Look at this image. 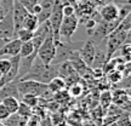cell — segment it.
<instances>
[{"mask_svg":"<svg viewBox=\"0 0 131 126\" xmlns=\"http://www.w3.org/2000/svg\"><path fill=\"white\" fill-rule=\"evenodd\" d=\"M58 76V64H44L39 58H35L32 68L21 80H33L41 84H47L52 78Z\"/></svg>","mask_w":131,"mask_h":126,"instance_id":"obj_1","label":"cell"},{"mask_svg":"<svg viewBox=\"0 0 131 126\" xmlns=\"http://www.w3.org/2000/svg\"><path fill=\"white\" fill-rule=\"evenodd\" d=\"M130 32H125L122 29H115L113 30L107 38H106V60L109 61L112 56L118 51V49L123 44H130Z\"/></svg>","mask_w":131,"mask_h":126,"instance_id":"obj_2","label":"cell"},{"mask_svg":"<svg viewBox=\"0 0 131 126\" xmlns=\"http://www.w3.org/2000/svg\"><path fill=\"white\" fill-rule=\"evenodd\" d=\"M16 85H17L19 96L30 94L35 95L38 97H44L46 95H53L49 91L46 84H41V83L33 81V80H16Z\"/></svg>","mask_w":131,"mask_h":126,"instance_id":"obj_3","label":"cell"},{"mask_svg":"<svg viewBox=\"0 0 131 126\" xmlns=\"http://www.w3.org/2000/svg\"><path fill=\"white\" fill-rule=\"evenodd\" d=\"M55 55H56V44H55L52 34H50L44 39L40 47L38 49L37 57L44 64L50 65L55 58Z\"/></svg>","mask_w":131,"mask_h":126,"instance_id":"obj_4","label":"cell"},{"mask_svg":"<svg viewBox=\"0 0 131 126\" xmlns=\"http://www.w3.org/2000/svg\"><path fill=\"white\" fill-rule=\"evenodd\" d=\"M79 22H78V17L73 15V16H68V17H63L60 26V38H63L67 40V42L72 41V37L78 29Z\"/></svg>","mask_w":131,"mask_h":126,"instance_id":"obj_5","label":"cell"},{"mask_svg":"<svg viewBox=\"0 0 131 126\" xmlns=\"http://www.w3.org/2000/svg\"><path fill=\"white\" fill-rule=\"evenodd\" d=\"M0 39H5L7 41L16 39V30H15L11 11L0 19Z\"/></svg>","mask_w":131,"mask_h":126,"instance_id":"obj_6","label":"cell"},{"mask_svg":"<svg viewBox=\"0 0 131 126\" xmlns=\"http://www.w3.org/2000/svg\"><path fill=\"white\" fill-rule=\"evenodd\" d=\"M97 15L101 17V21L103 22H114L118 19V15H119V7L113 3H107V4L102 5L98 7Z\"/></svg>","mask_w":131,"mask_h":126,"instance_id":"obj_7","label":"cell"},{"mask_svg":"<svg viewBox=\"0 0 131 126\" xmlns=\"http://www.w3.org/2000/svg\"><path fill=\"white\" fill-rule=\"evenodd\" d=\"M11 14H12V19H14V26L15 30H18L23 27V22L26 17L28 16V10L24 7L23 5H21L18 1L14 0L12 4V9H11Z\"/></svg>","mask_w":131,"mask_h":126,"instance_id":"obj_8","label":"cell"},{"mask_svg":"<svg viewBox=\"0 0 131 126\" xmlns=\"http://www.w3.org/2000/svg\"><path fill=\"white\" fill-rule=\"evenodd\" d=\"M78 53H79L81 61L84 62L88 67H91L95 58V53H96V46H95L94 42L89 39L85 42H83V45L78 50Z\"/></svg>","mask_w":131,"mask_h":126,"instance_id":"obj_9","label":"cell"},{"mask_svg":"<svg viewBox=\"0 0 131 126\" xmlns=\"http://www.w3.org/2000/svg\"><path fill=\"white\" fill-rule=\"evenodd\" d=\"M21 44L18 39H12L9 41L5 42V45L0 49V57L4 56H10L14 57L19 53V49H21Z\"/></svg>","mask_w":131,"mask_h":126,"instance_id":"obj_10","label":"cell"},{"mask_svg":"<svg viewBox=\"0 0 131 126\" xmlns=\"http://www.w3.org/2000/svg\"><path fill=\"white\" fill-rule=\"evenodd\" d=\"M129 95H127L126 91H124V90H115L114 92L112 94V103H114L117 107H119L120 109H126V112L129 110Z\"/></svg>","mask_w":131,"mask_h":126,"instance_id":"obj_11","label":"cell"},{"mask_svg":"<svg viewBox=\"0 0 131 126\" xmlns=\"http://www.w3.org/2000/svg\"><path fill=\"white\" fill-rule=\"evenodd\" d=\"M46 85H47L49 91H50L51 94L61 92V91H63V90L66 89V83L61 76H55V78H52Z\"/></svg>","mask_w":131,"mask_h":126,"instance_id":"obj_12","label":"cell"},{"mask_svg":"<svg viewBox=\"0 0 131 126\" xmlns=\"http://www.w3.org/2000/svg\"><path fill=\"white\" fill-rule=\"evenodd\" d=\"M0 103L4 106L5 109H6L10 114H15V113H17V109H18L19 99H17L16 97H6Z\"/></svg>","mask_w":131,"mask_h":126,"instance_id":"obj_13","label":"cell"},{"mask_svg":"<svg viewBox=\"0 0 131 126\" xmlns=\"http://www.w3.org/2000/svg\"><path fill=\"white\" fill-rule=\"evenodd\" d=\"M39 24L40 23H39V19H38L37 16H35V15H32V14H28V16L24 19L23 27H22V28H26V29H28V30L34 33L38 29Z\"/></svg>","mask_w":131,"mask_h":126,"instance_id":"obj_14","label":"cell"},{"mask_svg":"<svg viewBox=\"0 0 131 126\" xmlns=\"http://www.w3.org/2000/svg\"><path fill=\"white\" fill-rule=\"evenodd\" d=\"M22 103H24L26 106H28L33 109V108L38 107L39 104V101H40V97H38L35 95H30V94H27V95H23L21 96V99H19Z\"/></svg>","mask_w":131,"mask_h":126,"instance_id":"obj_15","label":"cell"},{"mask_svg":"<svg viewBox=\"0 0 131 126\" xmlns=\"http://www.w3.org/2000/svg\"><path fill=\"white\" fill-rule=\"evenodd\" d=\"M34 51H37V49H34V45H33V41L29 40V41H24L21 44V49H19V56L21 57H27L29 55H32Z\"/></svg>","mask_w":131,"mask_h":126,"instance_id":"obj_16","label":"cell"},{"mask_svg":"<svg viewBox=\"0 0 131 126\" xmlns=\"http://www.w3.org/2000/svg\"><path fill=\"white\" fill-rule=\"evenodd\" d=\"M33 37H34V33L26 28H21L18 30H16V39H18L21 42L29 41L33 39Z\"/></svg>","mask_w":131,"mask_h":126,"instance_id":"obj_17","label":"cell"},{"mask_svg":"<svg viewBox=\"0 0 131 126\" xmlns=\"http://www.w3.org/2000/svg\"><path fill=\"white\" fill-rule=\"evenodd\" d=\"M16 114H17L18 117L23 118V119H28L29 117H32L33 109L19 101V106H18V109H17V113H16Z\"/></svg>","mask_w":131,"mask_h":126,"instance_id":"obj_18","label":"cell"},{"mask_svg":"<svg viewBox=\"0 0 131 126\" xmlns=\"http://www.w3.org/2000/svg\"><path fill=\"white\" fill-rule=\"evenodd\" d=\"M101 104L104 109H108L112 104V92L111 91H104L101 94Z\"/></svg>","mask_w":131,"mask_h":126,"instance_id":"obj_19","label":"cell"},{"mask_svg":"<svg viewBox=\"0 0 131 126\" xmlns=\"http://www.w3.org/2000/svg\"><path fill=\"white\" fill-rule=\"evenodd\" d=\"M113 125H114V126H131L129 113H125V114L120 115V117L118 118L115 121L113 122Z\"/></svg>","mask_w":131,"mask_h":126,"instance_id":"obj_20","label":"cell"},{"mask_svg":"<svg viewBox=\"0 0 131 126\" xmlns=\"http://www.w3.org/2000/svg\"><path fill=\"white\" fill-rule=\"evenodd\" d=\"M11 68V61L10 58H4V57H0V74H6Z\"/></svg>","mask_w":131,"mask_h":126,"instance_id":"obj_21","label":"cell"},{"mask_svg":"<svg viewBox=\"0 0 131 126\" xmlns=\"http://www.w3.org/2000/svg\"><path fill=\"white\" fill-rule=\"evenodd\" d=\"M118 50H120V53H122V58H124L125 62H129L130 60V51H131V46L130 44H123L122 46L119 47Z\"/></svg>","mask_w":131,"mask_h":126,"instance_id":"obj_22","label":"cell"},{"mask_svg":"<svg viewBox=\"0 0 131 126\" xmlns=\"http://www.w3.org/2000/svg\"><path fill=\"white\" fill-rule=\"evenodd\" d=\"M68 87H69V89H68V94H69L72 97H79L80 95H81V92H83V87H81L78 83L70 85Z\"/></svg>","mask_w":131,"mask_h":126,"instance_id":"obj_23","label":"cell"},{"mask_svg":"<svg viewBox=\"0 0 131 126\" xmlns=\"http://www.w3.org/2000/svg\"><path fill=\"white\" fill-rule=\"evenodd\" d=\"M62 15H63V17L75 15V6L74 5H63L62 6Z\"/></svg>","mask_w":131,"mask_h":126,"instance_id":"obj_24","label":"cell"},{"mask_svg":"<svg viewBox=\"0 0 131 126\" xmlns=\"http://www.w3.org/2000/svg\"><path fill=\"white\" fill-rule=\"evenodd\" d=\"M108 76H109V80L112 83H118V81L123 80V73L120 70H117V69L112 70V73H109Z\"/></svg>","mask_w":131,"mask_h":126,"instance_id":"obj_25","label":"cell"},{"mask_svg":"<svg viewBox=\"0 0 131 126\" xmlns=\"http://www.w3.org/2000/svg\"><path fill=\"white\" fill-rule=\"evenodd\" d=\"M24 126H40V118L37 114H32V117H29L27 119Z\"/></svg>","mask_w":131,"mask_h":126,"instance_id":"obj_26","label":"cell"},{"mask_svg":"<svg viewBox=\"0 0 131 126\" xmlns=\"http://www.w3.org/2000/svg\"><path fill=\"white\" fill-rule=\"evenodd\" d=\"M10 117V113L5 109V107L0 103V121H4Z\"/></svg>","mask_w":131,"mask_h":126,"instance_id":"obj_27","label":"cell"},{"mask_svg":"<svg viewBox=\"0 0 131 126\" xmlns=\"http://www.w3.org/2000/svg\"><path fill=\"white\" fill-rule=\"evenodd\" d=\"M41 6H40V4L39 3H37L35 5H33V7L30 10H29V14H32V15H35V16H38V15L41 12Z\"/></svg>","mask_w":131,"mask_h":126,"instance_id":"obj_28","label":"cell"},{"mask_svg":"<svg viewBox=\"0 0 131 126\" xmlns=\"http://www.w3.org/2000/svg\"><path fill=\"white\" fill-rule=\"evenodd\" d=\"M89 1L92 5H95L96 7H100V6H102V5L107 4V0H89Z\"/></svg>","mask_w":131,"mask_h":126,"instance_id":"obj_29","label":"cell"},{"mask_svg":"<svg viewBox=\"0 0 131 126\" xmlns=\"http://www.w3.org/2000/svg\"><path fill=\"white\" fill-rule=\"evenodd\" d=\"M7 41V40H5V39H0V49H1V47L4 46L5 45V42Z\"/></svg>","mask_w":131,"mask_h":126,"instance_id":"obj_30","label":"cell"},{"mask_svg":"<svg viewBox=\"0 0 131 126\" xmlns=\"http://www.w3.org/2000/svg\"><path fill=\"white\" fill-rule=\"evenodd\" d=\"M56 126H69V125H67V124H58V125Z\"/></svg>","mask_w":131,"mask_h":126,"instance_id":"obj_31","label":"cell"},{"mask_svg":"<svg viewBox=\"0 0 131 126\" xmlns=\"http://www.w3.org/2000/svg\"><path fill=\"white\" fill-rule=\"evenodd\" d=\"M0 126H5L4 124H3V121H0Z\"/></svg>","mask_w":131,"mask_h":126,"instance_id":"obj_32","label":"cell"},{"mask_svg":"<svg viewBox=\"0 0 131 126\" xmlns=\"http://www.w3.org/2000/svg\"><path fill=\"white\" fill-rule=\"evenodd\" d=\"M78 1H80V0H77V3H78Z\"/></svg>","mask_w":131,"mask_h":126,"instance_id":"obj_33","label":"cell"},{"mask_svg":"<svg viewBox=\"0 0 131 126\" xmlns=\"http://www.w3.org/2000/svg\"><path fill=\"white\" fill-rule=\"evenodd\" d=\"M1 18H3V17H1V16H0V19H1Z\"/></svg>","mask_w":131,"mask_h":126,"instance_id":"obj_34","label":"cell"},{"mask_svg":"<svg viewBox=\"0 0 131 126\" xmlns=\"http://www.w3.org/2000/svg\"><path fill=\"white\" fill-rule=\"evenodd\" d=\"M0 78H1V74H0Z\"/></svg>","mask_w":131,"mask_h":126,"instance_id":"obj_35","label":"cell"}]
</instances>
